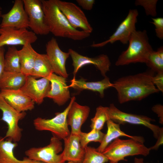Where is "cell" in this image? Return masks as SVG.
<instances>
[{
	"mask_svg": "<svg viewBox=\"0 0 163 163\" xmlns=\"http://www.w3.org/2000/svg\"><path fill=\"white\" fill-rule=\"evenodd\" d=\"M154 72L149 71L121 77L112 83L117 91L118 101L121 104L140 101L159 91L152 83Z\"/></svg>",
	"mask_w": 163,
	"mask_h": 163,
	"instance_id": "cell-1",
	"label": "cell"
},
{
	"mask_svg": "<svg viewBox=\"0 0 163 163\" xmlns=\"http://www.w3.org/2000/svg\"><path fill=\"white\" fill-rule=\"evenodd\" d=\"M46 21L50 32L56 37L79 40L90 34L73 27L59 9L55 0H41Z\"/></svg>",
	"mask_w": 163,
	"mask_h": 163,
	"instance_id": "cell-2",
	"label": "cell"
},
{
	"mask_svg": "<svg viewBox=\"0 0 163 163\" xmlns=\"http://www.w3.org/2000/svg\"><path fill=\"white\" fill-rule=\"evenodd\" d=\"M127 49L122 52L115 62L116 66L132 63H145L153 50L150 44L146 31L136 30L132 34Z\"/></svg>",
	"mask_w": 163,
	"mask_h": 163,
	"instance_id": "cell-3",
	"label": "cell"
},
{
	"mask_svg": "<svg viewBox=\"0 0 163 163\" xmlns=\"http://www.w3.org/2000/svg\"><path fill=\"white\" fill-rule=\"evenodd\" d=\"M150 150L143 143L130 139H122L117 138L109 144L103 153L110 161L118 162L125 160L124 158L129 156L142 155H148Z\"/></svg>",
	"mask_w": 163,
	"mask_h": 163,
	"instance_id": "cell-4",
	"label": "cell"
},
{
	"mask_svg": "<svg viewBox=\"0 0 163 163\" xmlns=\"http://www.w3.org/2000/svg\"><path fill=\"white\" fill-rule=\"evenodd\" d=\"M75 97H72L67 107L62 112L56 113L50 119L38 117L34 120L35 128L39 131H48L59 139H64L70 134L67 122L68 111Z\"/></svg>",
	"mask_w": 163,
	"mask_h": 163,
	"instance_id": "cell-5",
	"label": "cell"
},
{
	"mask_svg": "<svg viewBox=\"0 0 163 163\" xmlns=\"http://www.w3.org/2000/svg\"><path fill=\"white\" fill-rule=\"evenodd\" d=\"M108 113L110 119L120 125L129 123L144 126L152 132L154 138L157 139L160 134L163 132V127H160L151 123V122L155 121L154 120L145 116L123 112L113 104H110L108 107Z\"/></svg>",
	"mask_w": 163,
	"mask_h": 163,
	"instance_id": "cell-6",
	"label": "cell"
},
{
	"mask_svg": "<svg viewBox=\"0 0 163 163\" xmlns=\"http://www.w3.org/2000/svg\"><path fill=\"white\" fill-rule=\"evenodd\" d=\"M60 140L53 136L48 145L43 147L31 148L25 152V155L30 160L45 163H65L62 153L58 154L62 150Z\"/></svg>",
	"mask_w": 163,
	"mask_h": 163,
	"instance_id": "cell-7",
	"label": "cell"
},
{
	"mask_svg": "<svg viewBox=\"0 0 163 163\" xmlns=\"http://www.w3.org/2000/svg\"><path fill=\"white\" fill-rule=\"evenodd\" d=\"M138 14L139 12L137 9L129 10L126 17L108 39L100 43H93L91 46L101 47L108 43H113L118 41L124 44H127L132 34L136 30V25Z\"/></svg>",
	"mask_w": 163,
	"mask_h": 163,
	"instance_id": "cell-8",
	"label": "cell"
},
{
	"mask_svg": "<svg viewBox=\"0 0 163 163\" xmlns=\"http://www.w3.org/2000/svg\"><path fill=\"white\" fill-rule=\"evenodd\" d=\"M0 110L2 113L1 120L5 122L8 126L4 138L10 139L13 142H19L21 137L22 129L18 126V123L25 117L26 113L18 111L11 107L0 94Z\"/></svg>",
	"mask_w": 163,
	"mask_h": 163,
	"instance_id": "cell-9",
	"label": "cell"
},
{
	"mask_svg": "<svg viewBox=\"0 0 163 163\" xmlns=\"http://www.w3.org/2000/svg\"><path fill=\"white\" fill-rule=\"evenodd\" d=\"M28 17L30 27L36 34L46 35L50 32L46 24L41 0H23Z\"/></svg>",
	"mask_w": 163,
	"mask_h": 163,
	"instance_id": "cell-10",
	"label": "cell"
},
{
	"mask_svg": "<svg viewBox=\"0 0 163 163\" xmlns=\"http://www.w3.org/2000/svg\"><path fill=\"white\" fill-rule=\"evenodd\" d=\"M59 9L64 14L72 26L77 29L90 34L93 29L84 12L75 4L69 2L55 0Z\"/></svg>",
	"mask_w": 163,
	"mask_h": 163,
	"instance_id": "cell-11",
	"label": "cell"
},
{
	"mask_svg": "<svg viewBox=\"0 0 163 163\" xmlns=\"http://www.w3.org/2000/svg\"><path fill=\"white\" fill-rule=\"evenodd\" d=\"M36 34L26 28L17 29L9 27H0V47L5 46H24L35 42Z\"/></svg>",
	"mask_w": 163,
	"mask_h": 163,
	"instance_id": "cell-12",
	"label": "cell"
},
{
	"mask_svg": "<svg viewBox=\"0 0 163 163\" xmlns=\"http://www.w3.org/2000/svg\"><path fill=\"white\" fill-rule=\"evenodd\" d=\"M72 61V65L74 67V78L78 70L86 65L92 64L99 70L101 75L106 76L107 72L110 70L111 63L108 56L105 54H101L94 58L83 56L72 49L68 52Z\"/></svg>",
	"mask_w": 163,
	"mask_h": 163,
	"instance_id": "cell-13",
	"label": "cell"
},
{
	"mask_svg": "<svg viewBox=\"0 0 163 163\" xmlns=\"http://www.w3.org/2000/svg\"><path fill=\"white\" fill-rule=\"evenodd\" d=\"M50 88V83L46 78L37 79L31 75L27 76L21 90L35 103L42 104Z\"/></svg>",
	"mask_w": 163,
	"mask_h": 163,
	"instance_id": "cell-14",
	"label": "cell"
},
{
	"mask_svg": "<svg viewBox=\"0 0 163 163\" xmlns=\"http://www.w3.org/2000/svg\"><path fill=\"white\" fill-rule=\"evenodd\" d=\"M46 51L54 73L66 78H67L68 74L66 70V63L70 56L69 53L62 51L56 40L54 37L47 42Z\"/></svg>",
	"mask_w": 163,
	"mask_h": 163,
	"instance_id": "cell-15",
	"label": "cell"
},
{
	"mask_svg": "<svg viewBox=\"0 0 163 163\" xmlns=\"http://www.w3.org/2000/svg\"><path fill=\"white\" fill-rule=\"evenodd\" d=\"M2 20L0 27H9L17 29L29 27L28 16L25 10L23 0H15L11 10L0 16Z\"/></svg>",
	"mask_w": 163,
	"mask_h": 163,
	"instance_id": "cell-16",
	"label": "cell"
},
{
	"mask_svg": "<svg viewBox=\"0 0 163 163\" xmlns=\"http://www.w3.org/2000/svg\"><path fill=\"white\" fill-rule=\"evenodd\" d=\"M46 78L50 82V88L46 97L51 99L59 106L65 104L70 98L66 78L54 73Z\"/></svg>",
	"mask_w": 163,
	"mask_h": 163,
	"instance_id": "cell-17",
	"label": "cell"
},
{
	"mask_svg": "<svg viewBox=\"0 0 163 163\" xmlns=\"http://www.w3.org/2000/svg\"><path fill=\"white\" fill-rule=\"evenodd\" d=\"M0 94L10 105L18 111L31 110L34 107L35 103L20 89L1 90Z\"/></svg>",
	"mask_w": 163,
	"mask_h": 163,
	"instance_id": "cell-18",
	"label": "cell"
},
{
	"mask_svg": "<svg viewBox=\"0 0 163 163\" xmlns=\"http://www.w3.org/2000/svg\"><path fill=\"white\" fill-rule=\"evenodd\" d=\"M90 112L88 106L81 105L75 101L73 102L67 116V124L71 128V134L79 135L82 132V126L88 118Z\"/></svg>",
	"mask_w": 163,
	"mask_h": 163,
	"instance_id": "cell-19",
	"label": "cell"
},
{
	"mask_svg": "<svg viewBox=\"0 0 163 163\" xmlns=\"http://www.w3.org/2000/svg\"><path fill=\"white\" fill-rule=\"evenodd\" d=\"M64 149L62 152L64 160L81 163L85 151L80 144L79 135L71 134L63 139Z\"/></svg>",
	"mask_w": 163,
	"mask_h": 163,
	"instance_id": "cell-20",
	"label": "cell"
},
{
	"mask_svg": "<svg viewBox=\"0 0 163 163\" xmlns=\"http://www.w3.org/2000/svg\"><path fill=\"white\" fill-rule=\"evenodd\" d=\"M107 131L99 146L96 149L100 152L103 153L105 149L113 140L120 136H126L143 143L145 141L142 136H132L128 135L121 130L120 124L115 123L109 119L106 122Z\"/></svg>",
	"mask_w": 163,
	"mask_h": 163,
	"instance_id": "cell-21",
	"label": "cell"
},
{
	"mask_svg": "<svg viewBox=\"0 0 163 163\" xmlns=\"http://www.w3.org/2000/svg\"><path fill=\"white\" fill-rule=\"evenodd\" d=\"M86 79L82 78L76 79L75 78L71 80L70 85L69 87H71L79 91L88 90L97 92L101 98L104 96V90L110 87H112V83L109 78L106 76L101 81L96 82H87Z\"/></svg>",
	"mask_w": 163,
	"mask_h": 163,
	"instance_id": "cell-22",
	"label": "cell"
},
{
	"mask_svg": "<svg viewBox=\"0 0 163 163\" xmlns=\"http://www.w3.org/2000/svg\"><path fill=\"white\" fill-rule=\"evenodd\" d=\"M0 136V163H28L29 158H24L22 160L17 159L14 156V150L18 146L16 142Z\"/></svg>",
	"mask_w": 163,
	"mask_h": 163,
	"instance_id": "cell-23",
	"label": "cell"
},
{
	"mask_svg": "<svg viewBox=\"0 0 163 163\" xmlns=\"http://www.w3.org/2000/svg\"><path fill=\"white\" fill-rule=\"evenodd\" d=\"M26 77L22 72L4 71L0 77V90L20 89L24 84Z\"/></svg>",
	"mask_w": 163,
	"mask_h": 163,
	"instance_id": "cell-24",
	"label": "cell"
},
{
	"mask_svg": "<svg viewBox=\"0 0 163 163\" xmlns=\"http://www.w3.org/2000/svg\"><path fill=\"white\" fill-rule=\"evenodd\" d=\"M18 52L21 72L27 76L31 75L38 53L34 49L31 44L23 46Z\"/></svg>",
	"mask_w": 163,
	"mask_h": 163,
	"instance_id": "cell-25",
	"label": "cell"
},
{
	"mask_svg": "<svg viewBox=\"0 0 163 163\" xmlns=\"http://www.w3.org/2000/svg\"><path fill=\"white\" fill-rule=\"evenodd\" d=\"M54 73L46 54L38 53L31 76L36 78H47Z\"/></svg>",
	"mask_w": 163,
	"mask_h": 163,
	"instance_id": "cell-26",
	"label": "cell"
},
{
	"mask_svg": "<svg viewBox=\"0 0 163 163\" xmlns=\"http://www.w3.org/2000/svg\"><path fill=\"white\" fill-rule=\"evenodd\" d=\"M4 71L21 72L18 50L15 46H9L5 55Z\"/></svg>",
	"mask_w": 163,
	"mask_h": 163,
	"instance_id": "cell-27",
	"label": "cell"
},
{
	"mask_svg": "<svg viewBox=\"0 0 163 163\" xmlns=\"http://www.w3.org/2000/svg\"><path fill=\"white\" fill-rule=\"evenodd\" d=\"M145 63L150 70L154 72H163V46L158 48L157 51H152L149 54Z\"/></svg>",
	"mask_w": 163,
	"mask_h": 163,
	"instance_id": "cell-28",
	"label": "cell"
},
{
	"mask_svg": "<svg viewBox=\"0 0 163 163\" xmlns=\"http://www.w3.org/2000/svg\"><path fill=\"white\" fill-rule=\"evenodd\" d=\"M108 107L100 106L96 109V111L94 117L91 119L90 127L91 129H95L101 130L103 128L104 123L109 119Z\"/></svg>",
	"mask_w": 163,
	"mask_h": 163,
	"instance_id": "cell-29",
	"label": "cell"
},
{
	"mask_svg": "<svg viewBox=\"0 0 163 163\" xmlns=\"http://www.w3.org/2000/svg\"><path fill=\"white\" fill-rule=\"evenodd\" d=\"M84 149V156L81 163H105L109 161L104 154L98 152L94 147L87 145Z\"/></svg>",
	"mask_w": 163,
	"mask_h": 163,
	"instance_id": "cell-30",
	"label": "cell"
},
{
	"mask_svg": "<svg viewBox=\"0 0 163 163\" xmlns=\"http://www.w3.org/2000/svg\"><path fill=\"white\" fill-rule=\"evenodd\" d=\"M101 130L92 129L88 133L81 132L79 135L82 147L83 149L91 142H98L101 143L105 135Z\"/></svg>",
	"mask_w": 163,
	"mask_h": 163,
	"instance_id": "cell-31",
	"label": "cell"
},
{
	"mask_svg": "<svg viewBox=\"0 0 163 163\" xmlns=\"http://www.w3.org/2000/svg\"><path fill=\"white\" fill-rule=\"evenodd\" d=\"M158 2V0H136L135 5L142 7L147 15L154 17L157 14L156 5Z\"/></svg>",
	"mask_w": 163,
	"mask_h": 163,
	"instance_id": "cell-32",
	"label": "cell"
},
{
	"mask_svg": "<svg viewBox=\"0 0 163 163\" xmlns=\"http://www.w3.org/2000/svg\"><path fill=\"white\" fill-rule=\"evenodd\" d=\"M153 22H151L155 26L157 37L161 40L163 39V18L158 17L152 18Z\"/></svg>",
	"mask_w": 163,
	"mask_h": 163,
	"instance_id": "cell-33",
	"label": "cell"
},
{
	"mask_svg": "<svg viewBox=\"0 0 163 163\" xmlns=\"http://www.w3.org/2000/svg\"><path fill=\"white\" fill-rule=\"evenodd\" d=\"M153 83L159 91L163 92V72L158 73L152 78Z\"/></svg>",
	"mask_w": 163,
	"mask_h": 163,
	"instance_id": "cell-34",
	"label": "cell"
},
{
	"mask_svg": "<svg viewBox=\"0 0 163 163\" xmlns=\"http://www.w3.org/2000/svg\"><path fill=\"white\" fill-rule=\"evenodd\" d=\"M78 4L84 9L87 10H91L94 4V0H77Z\"/></svg>",
	"mask_w": 163,
	"mask_h": 163,
	"instance_id": "cell-35",
	"label": "cell"
},
{
	"mask_svg": "<svg viewBox=\"0 0 163 163\" xmlns=\"http://www.w3.org/2000/svg\"><path fill=\"white\" fill-rule=\"evenodd\" d=\"M152 110L157 115L159 118V122L163 124V106L161 104L154 105L152 108Z\"/></svg>",
	"mask_w": 163,
	"mask_h": 163,
	"instance_id": "cell-36",
	"label": "cell"
},
{
	"mask_svg": "<svg viewBox=\"0 0 163 163\" xmlns=\"http://www.w3.org/2000/svg\"><path fill=\"white\" fill-rule=\"evenodd\" d=\"M5 51L4 47H0V77L4 71Z\"/></svg>",
	"mask_w": 163,
	"mask_h": 163,
	"instance_id": "cell-37",
	"label": "cell"
},
{
	"mask_svg": "<svg viewBox=\"0 0 163 163\" xmlns=\"http://www.w3.org/2000/svg\"><path fill=\"white\" fill-rule=\"evenodd\" d=\"M157 141L155 145L149 148L150 150H157L159 146L163 144V133H161L157 139Z\"/></svg>",
	"mask_w": 163,
	"mask_h": 163,
	"instance_id": "cell-38",
	"label": "cell"
},
{
	"mask_svg": "<svg viewBox=\"0 0 163 163\" xmlns=\"http://www.w3.org/2000/svg\"><path fill=\"white\" fill-rule=\"evenodd\" d=\"M143 161L142 158H135L134 159V163H144Z\"/></svg>",
	"mask_w": 163,
	"mask_h": 163,
	"instance_id": "cell-39",
	"label": "cell"
},
{
	"mask_svg": "<svg viewBox=\"0 0 163 163\" xmlns=\"http://www.w3.org/2000/svg\"><path fill=\"white\" fill-rule=\"evenodd\" d=\"M28 163H44L43 162L40 161H35V160H31L29 159Z\"/></svg>",
	"mask_w": 163,
	"mask_h": 163,
	"instance_id": "cell-40",
	"label": "cell"
},
{
	"mask_svg": "<svg viewBox=\"0 0 163 163\" xmlns=\"http://www.w3.org/2000/svg\"><path fill=\"white\" fill-rule=\"evenodd\" d=\"M2 14V8L1 7H0V17Z\"/></svg>",
	"mask_w": 163,
	"mask_h": 163,
	"instance_id": "cell-41",
	"label": "cell"
},
{
	"mask_svg": "<svg viewBox=\"0 0 163 163\" xmlns=\"http://www.w3.org/2000/svg\"><path fill=\"white\" fill-rule=\"evenodd\" d=\"M67 163H79L76 162H74L72 161H69Z\"/></svg>",
	"mask_w": 163,
	"mask_h": 163,
	"instance_id": "cell-42",
	"label": "cell"
},
{
	"mask_svg": "<svg viewBox=\"0 0 163 163\" xmlns=\"http://www.w3.org/2000/svg\"><path fill=\"white\" fill-rule=\"evenodd\" d=\"M110 163H118V162H114L110 161Z\"/></svg>",
	"mask_w": 163,
	"mask_h": 163,
	"instance_id": "cell-43",
	"label": "cell"
},
{
	"mask_svg": "<svg viewBox=\"0 0 163 163\" xmlns=\"http://www.w3.org/2000/svg\"></svg>",
	"mask_w": 163,
	"mask_h": 163,
	"instance_id": "cell-44",
	"label": "cell"
}]
</instances>
